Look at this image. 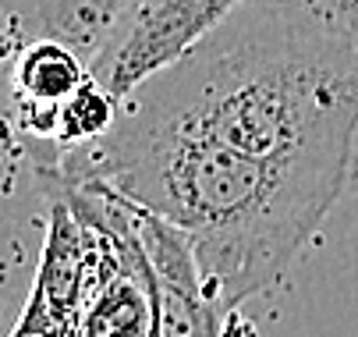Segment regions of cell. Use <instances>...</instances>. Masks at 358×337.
Returning a JSON list of instances; mask_svg holds the SVG:
<instances>
[{
    "label": "cell",
    "mask_w": 358,
    "mask_h": 337,
    "mask_svg": "<svg viewBox=\"0 0 358 337\" xmlns=\"http://www.w3.org/2000/svg\"><path fill=\"white\" fill-rule=\"evenodd\" d=\"M124 110L270 167L348 181L358 135V43L298 0H259L145 82Z\"/></svg>",
    "instance_id": "obj_1"
},
{
    "label": "cell",
    "mask_w": 358,
    "mask_h": 337,
    "mask_svg": "<svg viewBox=\"0 0 358 337\" xmlns=\"http://www.w3.org/2000/svg\"><path fill=\"white\" fill-rule=\"evenodd\" d=\"M61 181H103L181 227L210 299L241 309L277 284L320 231L348 181L270 167L213 138L142 121L121 107L110 135L61 160Z\"/></svg>",
    "instance_id": "obj_2"
},
{
    "label": "cell",
    "mask_w": 358,
    "mask_h": 337,
    "mask_svg": "<svg viewBox=\"0 0 358 337\" xmlns=\"http://www.w3.org/2000/svg\"><path fill=\"white\" fill-rule=\"evenodd\" d=\"M248 4L259 0H152L89 68V75L128 103L145 82L181 64L202 39H210Z\"/></svg>",
    "instance_id": "obj_3"
},
{
    "label": "cell",
    "mask_w": 358,
    "mask_h": 337,
    "mask_svg": "<svg viewBox=\"0 0 358 337\" xmlns=\"http://www.w3.org/2000/svg\"><path fill=\"white\" fill-rule=\"evenodd\" d=\"M135 234L152 270V292H157V316L164 337H220L227 309H220L195 259V242L164 217L149 213L135 203Z\"/></svg>",
    "instance_id": "obj_4"
},
{
    "label": "cell",
    "mask_w": 358,
    "mask_h": 337,
    "mask_svg": "<svg viewBox=\"0 0 358 337\" xmlns=\"http://www.w3.org/2000/svg\"><path fill=\"white\" fill-rule=\"evenodd\" d=\"M152 0H4L8 46L54 39L92 68Z\"/></svg>",
    "instance_id": "obj_5"
},
{
    "label": "cell",
    "mask_w": 358,
    "mask_h": 337,
    "mask_svg": "<svg viewBox=\"0 0 358 337\" xmlns=\"http://www.w3.org/2000/svg\"><path fill=\"white\" fill-rule=\"evenodd\" d=\"M152 316H157L152 270L142 245H135L128 263L85 302L82 337H149Z\"/></svg>",
    "instance_id": "obj_6"
},
{
    "label": "cell",
    "mask_w": 358,
    "mask_h": 337,
    "mask_svg": "<svg viewBox=\"0 0 358 337\" xmlns=\"http://www.w3.org/2000/svg\"><path fill=\"white\" fill-rule=\"evenodd\" d=\"M121 107L124 103L117 100V96H110L103 85L89 75V82L61 107V131H57L61 160L68 153H75V150L92 146V142H99L103 135H110L117 117H121Z\"/></svg>",
    "instance_id": "obj_7"
},
{
    "label": "cell",
    "mask_w": 358,
    "mask_h": 337,
    "mask_svg": "<svg viewBox=\"0 0 358 337\" xmlns=\"http://www.w3.org/2000/svg\"><path fill=\"white\" fill-rule=\"evenodd\" d=\"M298 4L351 43H358V0H298Z\"/></svg>",
    "instance_id": "obj_8"
},
{
    "label": "cell",
    "mask_w": 358,
    "mask_h": 337,
    "mask_svg": "<svg viewBox=\"0 0 358 337\" xmlns=\"http://www.w3.org/2000/svg\"><path fill=\"white\" fill-rule=\"evenodd\" d=\"M220 337H259V327H255L241 309H231L224 316V327H220Z\"/></svg>",
    "instance_id": "obj_9"
},
{
    "label": "cell",
    "mask_w": 358,
    "mask_h": 337,
    "mask_svg": "<svg viewBox=\"0 0 358 337\" xmlns=\"http://www.w3.org/2000/svg\"><path fill=\"white\" fill-rule=\"evenodd\" d=\"M149 337H164V327H160V316H152V330H149Z\"/></svg>",
    "instance_id": "obj_10"
}]
</instances>
